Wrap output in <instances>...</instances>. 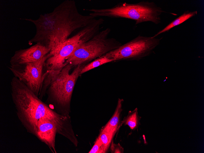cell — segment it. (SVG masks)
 I'll return each instance as SVG.
<instances>
[{
	"instance_id": "6da1fadb",
	"label": "cell",
	"mask_w": 204,
	"mask_h": 153,
	"mask_svg": "<svg viewBox=\"0 0 204 153\" xmlns=\"http://www.w3.org/2000/svg\"><path fill=\"white\" fill-rule=\"evenodd\" d=\"M10 88L17 117L27 132L33 135L37 122L41 119H46L54 124L57 133L71 142L76 140L71 117L62 115L52 109L14 76L10 82Z\"/></svg>"
},
{
	"instance_id": "7a4b0ae2",
	"label": "cell",
	"mask_w": 204,
	"mask_h": 153,
	"mask_svg": "<svg viewBox=\"0 0 204 153\" xmlns=\"http://www.w3.org/2000/svg\"><path fill=\"white\" fill-rule=\"evenodd\" d=\"M96 17L83 15L78 12L75 1H66L52 12L42 15L41 29L47 39V47L52 54L75 30L84 28L94 21Z\"/></svg>"
},
{
	"instance_id": "3957f363",
	"label": "cell",
	"mask_w": 204,
	"mask_h": 153,
	"mask_svg": "<svg viewBox=\"0 0 204 153\" xmlns=\"http://www.w3.org/2000/svg\"><path fill=\"white\" fill-rule=\"evenodd\" d=\"M73 66L68 64L56 75L46 80L44 86L47 88V101L53 105L56 111L62 115L70 117L71 102L76 81L84 65H79L73 71Z\"/></svg>"
},
{
	"instance_id": "277c9868",
	"label": "cell",
	"mask_w": 204,
	"mask_h": 153,
	"mask_svg": "<svg viewBox=\"0 0 204 153\" xmlns=\"http://www.w3.org/2000/svg\"><path fill=\"white\" fill-rule=\"evenodd\" d=\"M89 14L99 16L124 18L135 20L136 24L151 22L157 24L161 22L160 15L164 12L153 2L142 1L136 3L120 2L114 7L106 9H92Z\"/></svg>"
},
{
	"instance_id": "5b68a950",
	"label": "cell",
	"mask_w": 204,
	"mask_h": 153,
	"mask_svg": "<svg viewBox=\"0 0 204 153\" xmlns=\"http://www.w3.org/2000/svg\"><path fill=\"white\" fill-rule=\"evenodd\" d=\"M111 30L107 28L99 31L89 40L81 44L66 60L64 66L81 65L101 56L122 44L113 38H108Z\"/></svg>"
},
{
	"instance_id": "8992f818",
	"label": "cell",
	"mask_w": 204,
	"mask_h": 153,
	"mask_svg": "<svg viewBox=\"0 0 204 153\" xmlns=\"http://www.w3.org/2000/svg\"><path fill=\"white\" fill-rule=\"evenodd\" d=\"M104 20L96 19L72 37L61 44L45 61L44 67L46 71H60L64 66L66 60L82 43L89 40L98 33Z\"/></svg>"
},
{
	"instance_id": "52a82bcc",
	"label": "cell",
	"mask_w": 204,
	"mask_h": 153,
	"mask_svg": "<svg viewBox=\"0 0 204 153\" xmlns=\"http://www.w3.org/2000/svg\"><path fill=\"white\" fill-rule=\"evenodd\" d=\"M161 39L139 35L104 55L115 62L139 60L151 54L159 44Z\"/></svg>"
},
{
	"instance_id": "ba28073f",
	"label": "cell",
	"mask_w": 204,
	"mask_h": 153,
	"mask_svg": "<svg viewBox=\"0 0 204 153\" xmlns=\"http://www.w3.org/2000/svg\"><path fill=\"white\" fill-rule=\"evenodd\" d=\"M49 56L48 54L38 62L10 65L9 68L14 77L24 83L38 97L44 79L45 63Z\"/></svg>"
},
{
	"instance_id": "9c48e42d",
	"label": "cell",
	"mask_w": 204,
	"mask_h": 153,
	"mask_svg": "<svg viewBox=\"0 0 204 153\" xmlns=\"http://www.w3.org/2000/svg\"><path fill=\"white\" fill-rule=\"evenodd\" d=\"M49 49L39 43L30 48L16 51L11 57L10 65H17L38 62L49 53Z\"/></svg>"
},
{
	"instance_id": "30bf717a",
	"label": "cell",
	"mask_w": 204,
	"mask_h": 153,
	"mask_svg": "<svg viewBox=\"0 0 204 153\" xmlns=\"http://www.w3.org/2000/svg\"><path fill=\"white\" fill-rule=\"evenodd\" d=\"M57 133L54 124L49 121L41 119L37 122L33 135L47 145L52 152L56 153L55 141Z\"/></svg>"
},
{
	"instance_id": "8fae6325",
	"label": "cell",
	"mask_w": 204,
	"mask_h": 153,
	"mask_svg": "<svg viewBox=\"0 0 204 153\" xmlns=\"http://www.w3.org/2000/svg\"><path fill=\"white\" fill-rule=\"evenodd\" d=\"M124 100L118 98L115 111L112 117L103 128L115 134L121 126L120 123V116L122 111V105Z\"/></svg>"
},
{
	"instance_id": "7c38bea8",
	"label": "cell",
	"mask_w": 204,
	"mask_h": 153,
	"mask_svg": "<svg viewBox=\"0 0 204 153\" xmlns=\"http://www.w3.org/2000/svg\"><path fill=\"white\" fill-rule=\"evenodd\" d=\"M197 11L196 10L193 11L187 10L184 11L183 14L173 21L152 37H156L160 34L168 31L173 27L181 24L190 18L195 16L197 14Z\"/></svg>"
},
{
	"instance_id": "4fadbf2b",
	"label": "cell",
	"mask_w": 204,
	"mask_h": 153,
	"mask_svg": "<svg viewBox=\"0 0 204 153\" xmlns=\"http://www.w3.org/2000/svg\"><path fill=\"white\" fill-rule=\"evenodd\" d=\"M137 108L133 111H130L127 116L125 117L121 122V125H128L132 130L137 129L140 125V121L141 117L139 116Z\"/></svg>"
},
{
	"instance_id": "5bb4252c",
	"label": "cell",
	"mask_w": 204,
	"mask_h": 153,
	"mask_svg": "<svg viewBox=\"0 0 204 153\" xmlns=\"http://www.w3.org/2000/svg\"><path fill=\"white\" fill-rule=\"evenodd\" d=\"M113 62H115L113 59L109 58L104 55L84 66L81 71L80 75L103 64Z\"/></svg>"
},
{
	"instance_id": "9a60e30c",
	"label": "cell",
	"mask_w": 204,
	"mask_h": 153,
	"mask_svg": "<svg viewBox=\"0 0 204 153\" xmlns=\"http://www.w3.org/2000/svg\"><path fill=\"white\" fill-rule=\"evenodd\" d=\"M115 134L102 129L98 137L102 144V153L106 152Z\"/></svg>"
},
{
	"instance_id": "2e32d148",
	"label": "cell",
	"mask_w": 204,
	"mask_h": 153,
	"mask_svg": "<svg viewBox=\"0 0 204 153\" xmlns=\"http://www.w3.org/2000/svg\"><path fill=\"white\" fill-rule=\"evenodd\" d=\"M102 147L101 142L98 137L89 153H102Z\"/></svg>"
},
{
	"instance_id": "e0dca14e",
	"label": "cell",
	"mask_w": 204,
	"mask_h": 153,
	"mask_svg": "<svg viewBox=\"0 0 204 153\" xmlns=\"http://www.w3.org/2000/svg\"><path fill=\"white\" fill-rule=\"evenodd\" d=\"M111 153H123L124 152V149L119 143L116 144L112 142L111 147Z\"/></svg>"
}]
</instances>
